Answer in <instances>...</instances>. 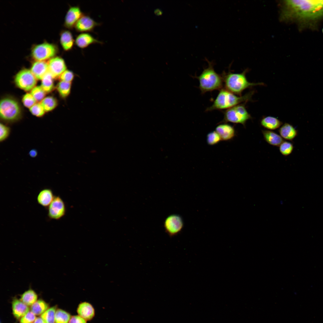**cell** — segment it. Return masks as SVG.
<instances>
[{"mask_svg": "<svg viewBox=\"0 0 323 323\" xmlns=\"http://www.w3.org/2000/svg\"><path fill=\"white\" fill-rule=\"evenodd\" d=\"M279 5L280 20L301 28L314 27L323 19V0H284Z\"/></svg>", "mask_w": 323, "mask_h": 323, "instance_id": "cell-1", "label": "cell"}, {"mask_svg": "<svg viewBox=\"0 0 323 323\" xmlns=\"http://www.w3.org/2000/svg\"><path fill=\"white\" fill-rule=\"evenodd\" d=\"M253 93L252 91L243 96H237L226 89L222 88L220 90L213 104L207 108L206 111L228 109L241 103L250 100Z\"/></svg>", "mask_w": 323, "mask_h": 323, "instance_id": "cell-2", "label": "cell"}, {"mask_svg": "<svg viewBox=\"0 0 323 323\" xmlns=\"http://www.w3.org/2000/svg\"><path fill=\"white\" fill-rule=\"evenodd\" d=\"M246 69L242 73H235L228 71L223 72L222 74L225 89L234 94L241 96V93L245 89L256 86L263 85V83H250L246 77L248 71Z\"/></svg>", "mask_w": 323, "mask_h": 323, "instance_id": "cell-3", "label": "cell"}, {"mask_svg": "<svg viewBox=\"0 0 323 323\" xmlns=\"http://www.w3.org/2000/svg\"><path fill=\"white\" fill-rule=\"evenodd\" d=\"M208 63L207 68L196 78L199 83V88L201 93L222 89L223 82L222 76L217 73L214 68L213 63L206 60Z\"/></svg>", "mask_w": 323, "mask_h": 323, "instance_id": "cell-4", "label": "cell"}, {"mask_svg": "<svg viewBox=\"0 0 323 323\" xmlns=\"http://www.w3.org/2000/svg\"><path fill=\"white\" fill-rule=\"evenodd\" d=\"M1 118L7 122H13L21 117V110L18 102L14 99L6 97L1 100L0 105Z\"/></svg>", "mask_w": 323, "mask_h": 323, "instance_id": "cell-5", "label": "cell"}, {"mask_svg": "<svg viewBox=\"0 0 323 323\" xmlns=\"http://www.w3.org/2000/svg\"><path fill=\"white\" fill-rule=\"evenodd\" d=\"M251 118L244 104H240L225 111L223 119L221 123L240 124L245 127L246 121Z\"/></svg>", "mask_w": 323, "mask_h": 323, "instance_id": "cell-6", "label": "cell"}, {"mask_svg": "<svg viewBox=\"0 0 323 323\" xmlns=\"http://www.w3.org/2000/svg\"><path fill=\"white\" fill-rule=\"evenodd\" d=\"M58 51L57 45L45 41L42 43L32 46L31 55L35 60L44 61L55 57Z\"/></svg>", "mask_w": 323, "mask_h": 323, "instance_id": "cell-7", "label": "cell"}, {"mask_svg": "<svg viewBox=\"0 0 323 323\" xmlns=\"http://www.w3.org/2000/svg\"><path fill=\"white\" fill-rule=\"evenodd\" d=\"M36 80L30 70L24 68L16 74L15 83L19 88L25 91H29L35 87L36 83Z\"/></svg>", "mask_w": 323, "mask_h": 323, "instance_id": "cell-8", "label": "cell"}, {"mask_svg": "<svg viewBox=\"0 0 323 323\" xmlns=\"http://www.w3.org/2000/svg\"><path fill=\"white\" fill-rule=\"evenodd\" d=\"M184 225L182 218L176 214L168 216L166 218L164 224L165 232L171 237L179 234L182 230Z\"/></svg>", "mask_w": 323, "mask_h": 323, "instance_id": "cell-9", "label": "cell"}, {"mask_svg": "<svg viewBox=\"0 0 323 323\" xmlns=\"http://www.w3.org/2000/svg\"><path fill=\"white\" fill-rule=\"evenodd\" d=\"M48 216L52 219L59 220L62 218L66 212L64 202L59 196H55L51 204L48 207Z\"/></svg>", "mask_w": 323, "mask_h": 323, "instance_id": "cell-10", "label": "cell"}, {"mask_svg": "<svg viewBox=\"0 0 323 323\" xmlns=\"http://www.w3.org/2000/svg\"><path fill=\"white\" fill-rule=\"evenodd\" d=\"M100 23L96 22L88 14L83 13L76 24L74 28L78 32L86 33L92 32Z\"/></svg>", "mask_w": 323, "mask_h": 323, "instance_id": "cell-11", "label": "cell"}, {"mask_svg": "<svg viewBox=\"0 0 323 323\" xmlns=\"http://www.w3.org/2000/svg\"><path fill=\"white\" fill-rule=\"evenodd\" d=\"M83 13L79 6H70L65 17L64 27L68 29H73Z\"/></svg>", "mask_w": 323, "mask_h": 323, "instance_id": "cell-12", "label": "cell"}, {"mask_svg": "<svg viewBox=\"0 0 323 323\" xmlns=\"http://www.w3.org/2000/svg\"><path fill=\"white\" fill-rule=\"evenodd\" d=\"M48 64V72L53 78L60 77L66 70L67 66L65 61L60 56H55L51 58Z\"/></svg>", "mask_w": 323, "mask_h": 323, "instance_id": "cell-13", "label": "cell"}, {"mask_svg": "<svg viewBox=\"0 0 323 323\" xmlns=\"http://www.w3.org/2000/svg\"><path fill=\"white\" fill-rule=\"evenodd\" d=\"M96 43L102 44L103 42L88 33H80L76 36L75 39V45L81 49L85 48L91 45Z\"/></svg>", "mask_w": 323, "mask_h": 323, "instance_id": "cell-14", "label": "cell"}, {"mask_svg": "<svg viewBox=\"0 0 323 323\" xmlns=\"http://www.w3.org/2000/svg\"><path fill=\"white\" fill-rule=\"evenodd\" d=\"M30 70L36 79L42 80L48 72V63L36 60L32 64Z\"/></svg>", "mask_w": 323, "mask_h": 323, "instance_id": "cell-15", "label": "cell"}, {"mask_svg": "<svg viewBox=\"0 0 323 323\" xmlns=\"http://www.w3.org/2000/svg\"><path fill=\"white\" fill-rule=\"evenodd\" d=\"M60 43L63 50L66 51L71 50L75 43L71 32L68 30H62L60 32Z\"/></svg>", "mask_w": 323, "mask_h": 323, "instance_id": "cell-16", "label": "cell"}, {"mask_svg": "<svg viewBox=\"0 0 323 323\" xmlns=\"http://www.w3.org/2000/svg\"><path fill=\"white\" fill-rule=\"evenodd\" d=\"M215 131L219 135L221 140L223 141L232 139L235 134L234 127L225 123L218 125L215 129Z\"/></svg>", "mask_w": 323, "mask_h": 323, "instance_id": "cell-17", "label": "cell"}, {"mask_svg": "<svg viewBox=\"0 0 323 323\" xmlns=\"http://www.w3.org/2000/svg\"><path fill=\"white\" fill-rule=\"evenodd\" d=\"M77 312L78 315L86 321L92 319L95 314V310L92 306L89 303L86 302L79 304Z\"/></svg>", "mask_w": 323, "mask_h": 323, "instance_id": "cell-18", "label": "cell"}, {"mask_svg": "<svg viewBox=\"0 0 323 323\" xmlns=\"http://www.w3.org/2000/svg\"><path fill=\"white\" fill-rule=\"evenodd\" d=\"M55 196L51 189L45 188L41 190L39 193L37 197V201L39 204L47 208L52 202Z\"/></svg>", "mask_w": 323, "mask_h": 323, "instance_id": "cell-19", "label": "cell"}, {"mask_svg": "<svg viewBox=\"0 0 323 323\" xmlns=\"http://www.w3.org/2000/svg\"><path fill=\"white\" fill-rule=\"evenodd\" d=\"M13 313L17 319L22 317L29 310L28 306L20 300L14 298L12 302Z\"/></svg>", "mask_w": 323, "mask_h": 323, "instance_id": "cell-20", "label": "cell"}, {"mask_svg": "<svg viewBox=\"0 0 323 323\" xmlns=\"http://www.w3.org/2000/svg\"><path fill=\"white\" fill-rule=\"evenodd\" d=\"M265 140L269 144L274 146H279L284 141L281 137L276 133L269 130L262 131Z\"/></svg>", "mask_w": 323, "mask_h": 323, "instance_id": "cell-21", "label": "cell"}, {"mask_svg": "<svg viewBox=\"0 0 323 323\" xmlns=\"http://www.w3.org/2000/svg\"><path fill=\"white\" fill-rule=\"evenodd\" d=\"M278 132L282 138L289 141L293 140L297 135V130L292 125L288 123L283 125Z\"/></svg>", "mask_w": 323, "mask_h": 323, "instance_id": "cell-22", "label": "cell"}, {"mask_svg": "<svg viewBox=\"0 0 323 323\" xmlns=\"http://www.w3.org/2000/svg\"><path fill=\"white\" fill-rule=\"evenodd\" d=\"M261 126L269 130L276 129L281 127L282 125V122L277 118L268 116L263 118L261 120Z\"/></svg>", "mask_w": 323, "mask_h": 323, "instance_id": "cell-23", "label": "cell"}, {"mask_svg": "<svg viewBox=\"0 0 323 323\" xmlns=\"http://www.w3.org/2000/svg\"><path fill=\"white\" fill-rule=\"evenodd\" d=\"M37 299V295L31 289L25 291L21 295L20 300L28 306L32 305Z\"/></svg>", "mask_w": 323, "mask_h": 323, "instance_id": "cell-24", "label": "cell"}, {"mask_svg": "<svg viewBox=\"0 0 323 323\" xmlns=\"http://www.w3.org/2000/svg\"><path fill=\"white\" fill-rule=\"evenodd\" d=\"M48 307V304L43 300L40 299L34 303L31 307V311L35 315H42Z\"/></svg>", "mask_w": 323, "mask_h": 323, "instance_id": "cell-25", "label": "cell"}, {"mask_svg": "<svg viewBox=\"0 0 323 323\" xmlns=\"http://www.w3.org/2000/svg\"><path fill=\"white\" fill-rule=\"evenodd\" d=\"M53 78L48 72L42 79L41 86L45 92H49L54 89Z\"/></svg>", "mask_w": 323, "mask_h": 323, "instance_id": "cell-26", "label": "cell"}, {"mask_svg": "<svg viewBox=\"0 0 323 323\" xmlns=\"http://www.w3.org/2000/svg\"><path fill=\"white\" fill-rule=\"evenodd\" d=\"M71 88V83L60 81L58 84L57 89L60 95L63 98L69 95Z\"/></svg>", "mask_w": 323, "mask_h": 323, "instance_id": "cell-27", "label": "cell"}, {"mask_svg": "<svg viewBox=\"0 0 323 323\" xmlns=\"http://www.w3.org/2000/svg\"><path fill=\"white\" fill-rule=\"evenodd\" d=\"M41 104L45 111L49 112L54 109L57 106V102L55 98L52 96H48L44 98Z\"/></svg>", "mask_w": 323, "mask_h": 323, "instance_id": "cell-28", "label": "cell"}, {"mask_svg": "<svg viewBox=\"0 0 323 323\" xmlns=\"http://www.w3.org/2000/svg\"><path fill=\"white\" fill-rule=\"evenodd\" d=\"M71 317L68 313L62 309H58L55 313V323H68Z\"/></svg>", "mask_w": 323, "mask_h": 323, "instance_id": "cell-29", "label": "cell"}, {"mask_svg": "<svg viewBox=\"0 0 323 323\" xmlns=\"http://www.w3.org/2000/svg\"><path fill=\"white\" fill-rule=\"evenodd\" d=\"M56 307H51L47 309L41 316L45 323H55V316Z\"/></svg>", "mask_w": 323, "mask_h": 323, "instance_id": "cell-30", "label": "cell"}, {"mask_svg": "<svg viewBox=\"0 0 323 323\" xmlns=\"http://www.w3.org/2000/svg\"><path fill=\"white\" fill-rule=\"evenodd\" d=\"M293 149V144L287 141H283L279 146V150L283 156H287L290 155Z\"/></svg>", "mask_w": 323, "mask_h": 323, "instance_id": "cell-31", "label": "cell"}, {"mask_svg": "<svg viewBox=\"0 0 323 323\" xmlns=\"http://www.w3.org/2000/svg\"><path fill=\"white\" fill-rule=\"evenodd\" d=\"M45 92L41 86H37L32 89L31 94L36 101H40L44 98Z\"/></svg>", "mask_w": 323, "mask_h": 323, "instance_id": "cell-32", "label": "cell"}, {"mask_svg": "<svg viewBox=\"0 0 323 323\" xmlns=\"http://www.w3.org/2000/svg\"><path fill=\"white\" fill-rule=\"evenodd\" d=\"M221 140L220 135L215 131L210 132L207 136V142L209 145L217 144Z\"/></svg>", "mask_w": 323, "mask_h": 323, "instance_id": "cell-33", "label": "cell"}, {"mask_svg": "<svg viewBox=\"0 0 323 323\" xmlns=\"http://www.w3.org/2000/svg\"><path fill=\"white\" fill-rule=\"evenodd\" d=\"M30 111L33 115L37 117L42 116L45 112L41 103H36L30 108Z\"/></svg>", "mask_w": 323, "mask_h": 323, "instance_id": "cell-34", "label": "cell"}, {"mask_svg": "<svg viewBox=\"0 0 323 323\" xmlns=\"http://www.w3.org/2000/svg\"><path fill=\"white\" fill-rule=\"evenodd\" d=\"M22 101L25 107L30 108L36 101L31 93H27L23 97Z\"/></svg>", "mask_w": 323, "mask_h": 323, "instance_id": "cell-35", "label": "cell"}, {"mask_svg": "<svg viewBox=\"0 0 323 323\" xmlns=\"http://www.w3.org/2000/svg\"><path fill=\"white\" fill-rule=\"evenodd\" d=\"M74 77V74L72 71L66 70L61 74L60 78L61 81L71 83Z\"/></svg>", "mask_w": 323, "mask_h": 323, "instance_id": "cell-36", "label": "cell"}, {"mask_svg": "<svg viewBox=\"0 0 323 323\" xmlns=\"http://www.w3.org/2000/svg\"><path fill=\"white\" fill-rule=\"evenodd\" d=\"M35 315L32 311H29L20 319L21 323H33L36 319Z\"/></svg>", "mask_w": 323, "mask_h": 323, "instance_id": "cell-37", "label": "cell"}, {"mask_svg": "<svg viewBox=\"0 0 323 323\" xmlns=\"http://www.w3.org/2000/svg\"><path fill=\"white\" fill-rule=\"evenodd\" d=\"M0 140L1 141H2L6 139L8 136L10 129L9 127L1 123L0 124Z\"/></svg>", "mask_w": 323, "mask_h": 323, "instance_id": "cell-38", "label": "cell"}, {"mask_svg": "<svg viewBox=\"0 0 323 323\" xmlns=\"http://www.w3.org/2000/svg\"><path fill=\"white\" fill-rule=\"evenodd\" d=\"M68 323H86V321L79 315L71 316Z\"/></svg>", "mask_w": 323, "mask_h": 323, "instance_id": "cell-39", "label": "cell"}, {"mask_svg": "<svg viewBox=\"0 0 323 323\" xmlns=\"http://www.w3.org/2000/svg\"><path fill=\"white\" fill-rule=\"evenodd\" d=\"M37 154V152L35 150H32L29 152V155L32 157H35Z\"/></svg>", "mask_w": 323, "mask_h": 323, "instance_id": "cell-40", "label": "cell"}, {"mask_svg": "<svg viewBox=\"0 0 323 323\" xmlns=\"http://www.w3.org/2000/svg\"><path fill=\"white\" fill-rule=\"evenodd\" d=\"M33 323H45L41 317H37L36 319Z\"/></svg>", "mask_w": 323, "mask_h": 323, "instance_id": "cell-41", "label": "cell"}, {"mask_svg": "<svg viewBox=\"0 0 323 323\" xmlns=\"http://www.w3.org/2000/svg\"><path fill=\"white\" fill-rule=\"evenodd\" d=\"M154 13L156 14L157 15H160L162 13V11L159 9H156L155 10Z\"/></svg>", "mask_w": 323, "mask_h": 323, "instance_id": "cell-42", "label": "cell"}, {"mask_svg": "<svg viewBox=\"0 0 323 323\" xmlns=\"http://www.w3.org/2000/svg\"><path fill=\"white\" fill-rule=\"evenodd\" d=\"M322 33H323V28H322Z\"/></svg>", "mask_w": 323, "mask_h": 323, "instance_id": "cell-43", "label": "cell"}]
</instances>
